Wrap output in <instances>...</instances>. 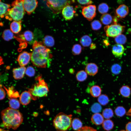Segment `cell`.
<instances>
[{
	"instance_id": "cell-1",
	"label": "cell",
	"mask_w": 131,
	"mask_h": 131,
	"mask_svg": "<svg viewBox=\"0 0 131 131\" xmlns=\"http://www.w3.org/2000/svg\"><path fill=\"white\" fill-rule=\"evenodd\" d=\"M32 47L31 60L33 65L40 68L49 66L52 57L50 50L41 42L37 41L34 42Z\"/></svg>"
},
{
	"instance_id": "cell-2",
	"label": "cell",
	"mask_w": 131,
	"mask_h": 131,
	"mask_svg": "<svg viewBox=\"0 0 131 131\" xmlns=\"http://www.w3.org/2000/svg\"><path fill=\"white\" fill-rule=\"evenodd\" d=\"M1 114L4 126L8 129H16L23 121V115L17 110L8 107L3 110Z\"/></svg>"
},
{
	"instance_id": "cell-3",
	"label": "cell",
	"mask_w": 131,
	"mask_h": 131,
	"mask_svg": "<svg viewBox=\"0 0 131 131\" xmlns=\"http://www.w3.org/2000/svg\"><path fill=\"white\" fill-rule=\"evenodd\" d=\"M12 8L8 9L5 14L7 19L11 21H20L25 14L23 0H16L12 3Z\"/></svg>"
},
{
	"instance_id": "cell-4",
	"label": "cell",
	"mask_w": 131,
	"mask_h": 131,
	"mask_svg": "<svg viewBox=\"0 0 131 131\" xmlns=\"http://www.w3.org/2000/svg\"><path fill=\"white\" fill-rule=\"evenodd\" d=\"M72 115L60 112L54 119L53 126L57 131H67L72 126Z\"/></svg>"
},
{
	"instance_id": "cell-5",
	"label": "cell",
	"mask_w": 131,
	"mask_h": 131,
	"mask_svg": "<svg viewBox=\"0 0 131 131\" xmlns=\"http://www.w3.org/2000/svg\"><path fill=\"white\" fill-rule=\"evenodd\" d=\"M37 79L38 82L33 85L29 90L32 99L34 100L39 97L46 96L49 91L47 84L41 76H38Z\"/></svg>"
},
{
	"instance_id": "cell-6",
	"label": "cell",
	"mask_w": 131,
	"mask_h": 131,
	"mask_svg": "<svg viewBox=\"0 0 131 131\" xmlns=\"http://www.w3.org/2000/svg\"><path fill=\"white\" fill-rule=\"evenodd\" d=\"M73 1L68 0H48L47 5L55 13H57L62 10L66 5H69Z\"/></svg>"
},
{
	"instance_id": "cell-7",
	"label": "cell",
	"mask_w": 131,
	"mask_h": 131,
	"mask_svg": "<svg viewBox=\"0 0 131 131\" xmlns=\"http://www.w3.org/2000/svg\"><path fill=\"white\" fill-rule=\"evenodd\" d=\"M125 28V26L115 23L106 26L104 29L107 37H115L123 32Z\"/></svg>"
},
{
	"instance_id": "cell-8",
	"label": "cell",
	"mask_w": 131,
	"mask_h": 131,
	"mask_svg": "<svg viewBox=\"0 0 131 131\" xmlns=\"http://www.w3.org/2000/svg\"><path fill=\"white\" fill-rule=\"evenodd\" d=\"M96 7L95 5H90L82 7V14L89 21H91L96 15Z\"/></svg>"
},
{
	"instance_id": "cell-9",
	"label": "cell",
	"mask_w": 131,
	"mask_h": 131,
	"mask_svg": "<svg viewBox=\"0 0 131 131\" xmlns=\"http://www.w3.org/2000/svg\"><path fill=\"white\" fill-rule=\"evenodd\" d=\"M23 0V5L25 10L30 15L35 10L38 5V2L35 0Z\"/></svg>"
},
{
	"instance_id": "cell-10",
	"label": "cell",
	"mask_w": 131,
	"mask_h": 131,
	"mask_svg": "<svg viewBox=\"0 0 131 131\" xmlns=\"http://www.w3.org/2000/svg\"><path fill=\"white\" fill-rule=\"evenodd\" d=\"M31 58V53L24 51L19 54L17 60L21 66H25L29 62Z\"/></svg>"
},
{
	"instance_id": "cell-11",
	"label": "cell",
	"mask_w": 131,
	"mask_h": 131,
	"mask_svg": "<svg viewBox=\"0 0 131 131\" xmlns=\"http://www.w3.org/2000/svg\"><path fill=\"white\" fill-rule=\"evenodd\" d=\"M75 11L73 6L68 5L66 6L62 10V14L66 20H70L73 17Z\"/></svg>"
},
{
	"instance_id": "cell-12",
	"label": "cell",
	"mask_w": 131,
	"mask_h": 131,
	"mask_svg": "<svg viewBox=\"0 0 131 131\" xmlns=\"http://www.w3.org/2000/svg\"><path fill=\"white\" fill-rule=\"evenodd\" d=\"M85 71L87 74L91 76H94L98 73V67L97 65L93 63H88L85 68Z\"/></svg>"
},
{
	"instance_id": "cell-13",
	"label": "cell",
	"mask_w": 131,
	"mask_h": 131,
	"mask_svg": "<svg viewBox=\"0 0 131 131\" xmlns=\"http://www.w3.org/2000/svg\"><path fill=\"white\" fill-rule=\"evenodd\" d=\"M124 50V48L122 45L116 44L112 47V52L115 57L118 58L122 56Z\"/></svg>"
},
{
	"instance_id": "cell-14",
	"label": "cell",
	"mask_w": 131,
	"mask_h": 131,
	"mask_svg": "<svg viewBox=\"0 0 131 131\" xmlns=\"http://www.w3.org/2000/svg\"><path fill=\"white\" fill-rule=\"evenodd\" d=\"M128 7L124 4L120 5L116 9V13L117 15L121 18H124L128 14Z\"/></svg>"
},
{
	"instance_id": "cell-15",
	"label": "cell",
	"mask_w": 131,
	"mask_h": 131,
	"mask_svg": "<svg viewBox=\"0 0 131 131\" xmlns=\"http://www.w3.org/2000/svg\"><path fill=\"white\" fill-rule=\"evenodd\" d=\"M26 68L25 66L15 68L13 70V76L16 79H21L23 77Z\"/></svg>"
},
{
	"instance_id": "cell-16",
	"label": "cell",
	"mask_w": 131,
	"mask_h": 131,
	"mask_svg": "<svg viewBox=\"0 0 131 131\" xmlns=\"http://www.w3.org/2000/svg\"><path fill=\"white\" fill-rule=\"evenodd\" d=\"M19 101L22 105H26L30 102L32 99L31 94L29 91H25L23 92L20 96Z\"/></svg>"
},
{
	"instance_id": "cell-17",
	"label": "cell",
	"mask_w": 131,
	"mask_h": 131,
	"mask_svg": "<svg viewBox=\"0 0 131 131\" xmlns=\"http://www.w3.org/2000/svg\"><path fill=\"white\" fill-rule=\"evenodd\" d=\"M91 120L93 123L98 125L102 124L104 119L102 115L98 113L94 114L91 117Z\"/></svg>"
},
{
	"instance_id": "cell-18",
	"label": "cell",
	"mask_w": 131,
	"mask_h": 131,
	"mask_svg": "<svg viewBox=\"0 0 131 131\" xmlns=\"http://www.w3.org/2000/svg\"><path fill=\"white\" fill-rule=\"evenodd\" d=\"M101 89L99 86L94 85L91 86L90 90V93L93 97H98L101 95Z\"/></svg>"
},
{
	"instance_id": "cell-19",
	"label": "cell",
	"mask_w": 131,
	"mask_h": 131,
	"mask_svg": "<svg viewBox=\"0 0 131 131\" xmlns=\"http://www.w3.org/2000/svg\"><path fill=\"white\" fill-rule=\"evenodd\" d=\"M21 21H14L10 24V28L11 31L15 33H19L21 30Z\"/></svg>"
},
{
	"instance_id": "cell-20",
	"label": "cell",
	"mask_w": 131,
	"mask_h": 131,
	"mask_svg": "<svg viewBox=\"0 0 131 131\" xmlns=\"http://www.w3.org/2000/svg\"><path fill=\"white\" fill-rule=\"evenodd\" d=\"M131 89L129 86H123L119 90V93L122 96L125 98L129 97L131 94Z\"/></svg>"
},
{
	"instance_id": "cell-21",
	"label": "cell",
	"mask_w": 131,
	"mask_h": 131,
	"mask_svg": "<svg viewBox=\"0 0 131 131\" xmlns=\"http://www.w3.org/2000/svg\"><path fill=\"white\" fill-rule=\"evenodd\" d=\"M43 42L46 47H51L54 45L55 41L54 38L51 36L47 35L44 38Z\"/></svg>"
},
{
	"instance_id": "cell-22",
	"label": "cell",
	"mask_w": 131,
	"mask_h": 131,
	"mask_svg": "<svg viewBox=\"0 0 131 131\" xmlns=\"http://www.w3.org/2000/svg\"><path fill=\"white\" fill-rule=\"evenodd\" d=\"M87 74L83 70L78 71L76 73L75 77L77 80L79 82H82L85 80L87 78Z\"/></svg>"
},
{
	"instance_id": "cell-23",
	"label": "cell",
	"mask_w": 131,
	"mask_h": 131,
	"mask_svg": "<svg viewBox=\"0 0 131 131\" xmlns=\"http://www.w3.org/2000/svg\"><path fill=\"white\" fill-rule=\"evenodd\" d=\"M113 19L111 16L110 14L106 13L101 16L100 21L104 25H107L111 23Z\"/></svg>"
},
{
	"instance_id": "cell-24",
	"label": "cell",
	"mask_w": 131,
	"mask_h": 131,
	"mask_svg": "<svg viewBox=\"0 0 131 131\" xmlns=\"http://www.w3.org/2000/svg\"><path fill=\"white\" fill-rule=\"evenodd\" d=\"M10 7V5L4 3L0 0V16L4 17Z\"/></svg>"
},
{
	"instance_id": "cell-25",
	"label": "cell",
	"mask_w": 131,
	"mask_h": 131,
	"mask_svg": "<svg viewBox=\"0 0 131 131\" xmlns=\"http://www.w3.org/2000/svg\"><path fill=\"white\" fill-rule=\"evenodd\" d=\"M82 123L79 118H75L72 121V126L73 130L78 131L82 127Z\"/></svg>"
},
{
	"instance_id": "cell-26",
	"label": "cell",
	"mask_w": 131,
	"mask_h": 131,
	"mask_svg": "<svg viewBox=\"0 0 131 131\" xmlns=\"http://www.w3.org/2000/svg\"><path fill=\"white\" fill-rule=\"evenodd\" d=\"M80 41L81 44L83 47H87L91 44L92 40L89 36L85 35L81 38Z\"/></svg>"
},
{
	"instance_id": "cell-27",
	"label": "cell",
	"mask_w": 131,
	"mask_h": 131,
	"mask_svg": "<svg viewBox=\"0 0 131 131\" xmlns=\"http://www.w3.org/2000/svg\"><path fill=\"white\" fill-rule=\"evenodd\" d=\"M4 88L7 91L8 97L11 98L20 97L18 92L14 89L13 87H9L8 89L5 87Z\"/></svg>"
},
{
	"instance_id": "cell-28",
	"label": "cell",
	"mask_w": 131,
	"mask_h": 131,
	"mask_svg": "<svg viewBox=\"0 0 131 131\" xmlns=\"http://www.w3.org/2000/svg\"><path fill=\"white\" fill-rule=\"evenodd\" d=\"M102 126L104 129L108 131L112 130L114 126L113 122L109 119H106L104 121L102 124Z\"/></svg>"
},
{
	"instance_id": "cell-29",
	"label": "cell",
	"mask_w": 131,
	"mask_h": 131,
	"mask_svg": "<svg viewBox=\"0 0 131 131\" xmlns=\"http://www.w3.org/2000/svg\"><path fill=\"white\" fill-rule=\"evenodd\" d=\"M8 103L10 107L13 109L17 110L20 107V102L16 98H11L9 100Z\"/></svg>"
},
{
	"instance_id": "cell-30",
	"label": "cell",
	"mask_w": 131,
	"mask_h": 131,
	"mask_svg": "<svg viewBox=\"0 0 131 131\" xmlns=\"http://www.w3.org/2000/svg\"><path fill=\"white\" fill-rule=\"evenodd\" d=\"M14 37L13 33L9 29H6L3 32L2 37L5 41H8L13 39Z\"/></svg>"
},
{
	"instance_id": "cell-31",
	"label": "cell",
	"mask_w": 131,
	"mask_h": 131,
	"mask_svg": "<svg viewBox=\"0 0 131 131\" xmlns=\"http://www.w3.org/2000/svg\"><path fill=\"white\" fill-rule=\"evenodd\" d=\"M23 37L26 41L29 42L33 41L34 39V35L31 31L27 30L24 32L23 35Z\"/></svg>"
},
{
	"instance_id": "cell-32",
	"label": "cell",
	"mask_w": 131,
	"mask_h": 131,
	"mask_svg": "<svg viewBox=\"0 0 131 131\" xmlns=\"http://www.w3.org/2000/svg\"><path fill=\"white\" fill-rule=\"evenodd\" d=\"M98 101L100 105L105 106L108 103L109 99L107 95L105 94H102L98 97Z\"/></svg>"
},
{
	"instance_id": "cell-33",
	"label": "cell",
	"mask_w": 131,
	"mask_h": 131,
	"mask_svg": "<svg viewBox=\"0 0 131 131\" xmlns=\"http://www.w3.org/2000/svg\"><path fill=\"white\" fill-rule=\"evenodd\" d=\"M114 113L113 110L110 108H106L103 111L102 115L103 117L106 119H109L113 116Z\"/></svg>"
},
{
	"instance_id": "cell-34",
	"label": "cell",
	"mask_w": 131,
	"mask_h": 131,
	"mask_svg": "<svg viewBox=\"0 0 131 131\" xmlns=\"http://www.w3.org/2000/svg\"><path fill=\"white\" fill-rule=\"evenodd\" d=\"M115 40L117 44L122 45L125 43L127 38L125 35L121 34L115 37Z\"/></svg>"
},
{
	"instance_id": "cell-35",
	"label": "cell",
	"mask_w": 131,
	"mask_h": 131,
	"mask_svg": "<svg viewBox=\"0 0 131 131\" xmlns=\"http://www.w3.org/2000/svg\"><path fill=\"white\" fill-rule=\"evenodd\" d=\"M109 7L108 5L105 3H102L99 4L98 7L99 12L101 14L106 13L108 11Z\"/></svg>"
},
{
	"instance_id": "cell-36",
	"label": "cell",
	"mask_w": 131,
	"mask_h": 131,
	"mask_svg": "<svg viewBox=\"0 0 131 131\" xmlns=\"http://www.w3.org/2000/svg\"><path fill=\"white\" fill-rule=\"evenodd\" d=\"M115 112L117 116L121 117L124 115L126 113V111L123 107L118 106L115 109Z\"/></svg>"
},
{
	"instance_id": "cell-37",
	"label": "cell",
	"mask_w": 131,
	"mask_h": 131,
	"mask_svg": "<svg viewBox=\"0 0 131 131\" xmlns=\"http://www.w3.org/2000/svg\"><path fill=\"white\" fill-rule=\"evenodd\" d=\"M82 50V47L80 45L78 44L74 45L72 49L73 54L74 55H79L81 53Z\"/></svg>"
},
{
	"instance_id": "cell-38",
	"label": "cell",
	"mask_w": 131,
	"mask_h": 131,
	"mask_svg": "<svg viewBox=\"0 0 131 131\" xmlns=\"http://www.w3.org/2000/svg\"><path fill=\"white\" fill-rule=\"evenodd\" d=\"M92 29L94 30H97L100 29L102 27L101 22L98 20H95L93 21L91 24Z\"/></svg>"
},
{
	"instance_id": "cell-39",
	"label": "cell",
	"mask_w": 131,
	"mask_h": 131,
	"mask_svg": "<svg viewBox=\"0 0 131 131\" xmlns=\"http://www.w3.org/2000/svg\"><path fill=\"white\" fill-rule=\"evenodd\" d=\"M91 109L92 112L95 113H98L101 110L100 105L98 103H95L92 106Z\"/></svg>"
},
{
	"instance_id": "cell-40",
	"label": "cell",
	"mask_w": 131,
	"mask_h": 131,
	"mask_svg": "<svg viewBox=\"0 0 131 131\" xmlns=\"http://www.w3.org/2000/svg\"><path fill=\"white\" fill-rule=\"evenodd\" d=\"M25 74L30 77L33 76L35 74V71L34 68L32 66L27 67L26 69Z\"/></svg>"
},
{
	"instance_id": "cell-41",
	"label": "cell",
	"mask_w": 131,
	"mask_h": 131,
	"mask_svg": "<svg viewBox=\"0 0 131 131\" xmlns=\"http://www.w3.org/2000/svg\"><path fill=\"white\" fill-rule=\"evenodd\" d=\"M111 70L112 73L113 74H117L120 72L121 67L118 64H115L112 66Z\"/></svg>"
},
{
	"instance_id": "cell-42",
	"label": "cell",
	"mask_w": 131,
	"mask_h": 131,
	"mask_svg": "<svg viewBox=\"0 0 131 131\" xmlns=\"http://www.w3.org/2000/svg\"><path fill=\"white\" fill-rule=\"evenodd\" d=\"M78 131H97L93 128L89 126H85L82 127Z\"/></svg>"
},
{
	"instance_id": "cell-43",
	"label": "cell",
	"mask_w": 131,
	"mask_h": 131,
	"mask_svg": "<svg viewBox=\"0 0 131 131\" xmlns=\"http://www.w3.org/2000/svg\"><path fill=\"white\" fill-rule=\"evenodd\" d=\"M80 4L83 5H89L92 3V1L90 0H77Z\"/></svg>"
},
{
	"instance_id": "cell-44",
	"label": "cell",
	"mask_w": 131,
	"mask_h": 131,
	"mask_svg": "<svg viewBox=\"0 0 131 131\" xmlns=\"http://www.w3.org/2000/svg\"><path fill=\"white\" fill-rule=\"evenodd\" d=\"M6 95L5 90L3 88L0 87V100L4 99Z\"/></svg>"
},
{
	"instance_id": "cell-45",
	"label": "cell",
	"mask_w": 131,
	"mask_h": 131,
	"mask_svg": "<svg viewBox=\"0 0 131 131\" xmlns=\"http://www.w3.org/2000/svg\"><path fill=\"white\" fill-rule=\"evenodd\" d=\"M125 129L126 131H131V122H129L126 124Z\"/></svg>"
},
{
	"instance_id": "cell-46",
	"label": "cell",
	"mask_w": 131,
	"mask_h": 131,
	"mask_svg": "<svg viewBox=\"0 0 131 131\" xmlns=\"http://www.w3.org/2000/svg\"><path fill=\"white\" fill-rule=\"evenodd\" d=\"M126 115L128 116H129L131 117V107L126 113Z\"/></svg>"
},
{
	"instance_id": "cell-47",
	"label": "cell",
	"mask_w": 131,
	"mask_h": 131,
	"mask_svg": "<svg viewBox=\"0 0 131 131\" xmlns=\"http://www.w3.org/2000/svg\"><path fill=\"white\" fill-rule=\"evenodd\" d=\"M69 72L71 74H73L74 72V70L73 68H71L69 70Z\"/></svg>"
},
{
	"instance_id": "cell-48",
	"label": "cell",
	"mask_w": 131,
	"mask_h": 131,
	"mask_svg": "<svg viewBox=\"0 0 131 131\" xmlns=\"http://www.w3.org/2000/svg\"><path fill=\"white\" fill-rule=\"evenodd\" d=\"M3 64V59L2 57L0 56V65Z\"/></svg>"
},
{
	"instance_id": "cell-49",
	"label": "cell",
	"mask_w": 131,
	"mask_h": 131,
	"mask_svg": "<svg viewBox=\"0 0 131 131\" xmlns=\"http://www.w3.org/2000/svg\"><path fill=\"white\" fill-rule=\"evenodd\" d=\"M96 48V46L94 44L92 45L90 47V49H95Z\"/></svg>"
},
{
	"instance_id": "cell-50",
	"label": "cell",
	"mask_w": 131,
	"mask_h": 131,
	"mask_svg": "<svg viewBox=\"0 0 131 131\" xmlns=\"http://www.w3.org/2000/svg\"><path fill=\"white\" fill-rule=\"evenodd\" d=\"M120 131H125L124 130H121Z\"/></svg>"
}]
</instances>
